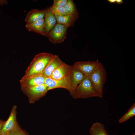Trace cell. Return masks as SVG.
Instances as JSON below:
<instances>
[{"label":"cell","mask_w":135,"mask_h":135,"mask_svg":"<svg viewBox=\"0 0 135 135\" xmlns=\"http://www.w3.org/2000/svg\"><path fill=\"white\" fill-rule=\"evenodd\" d=\"M7 135H29L25 130L22 129L18 124L13 130Z\"/></svg>","instance_id":"obj_21"},{"label":"cell","mask_w":135,"mask_h":135,"mask_svg":"<svg viewBox=\"0 0 135 135\" xmlns=\"http://www.w3.org/2000/svg\"><path fill=\"white\" fill-rule=\"evenodd\" d=\"M69 75L58 80L46 78L45 84L48 87V90L55 88H63L67 90L71 96L72 92Z\"/></svg>","instance_id":"obj_6"},{"label":"cell","mask_w":135,"mask_h":135,"mask_svg":"<svg viewBox=\"0 0 135 135\" xmlns=\"http://www.w3.org/2000/svg\"><path fill=\"white\" fill-rule=\"evenodd\" d=\"M72 66L63 62L52 73L50 78L54 80L61 79L69 75Z\"/></svg>","instance_id":"obj_10"},{"label":"cell","mask_w":135,"mask_h":135,"mask_svg":"<svg viewBox=\"0 0 135 135\" xmlns=\"http://www.w3.org/2000/svg\"><path fill=\"white\" fill-rule=\"evenodd\" d=\"M68 28L64 25L58 23L46 36L54 44L61 43L66 38Z\"/></svg>","instance_id":"obj_5"},{"label":"cell","mask_w":135,"mask_h":135,"mask_svg":"<svg viewBox=\"0 0 135 135\" xmlns=\"http://www.w3.org/2000/svg\"><path fill=\"white\" fill-rule=\"evenodd\" d=\"M17 107L14 105L11 109L10 115L0 131V134L7 135L18 124L16 120Z\"/></svg>","instance_id":"obj_8"},{"label":"cell","mask_w":135,"mask_h":135,"mask_svg":"<svg viewBox=\"0 0 135 135\" xmlns=\"http://www.w3.org/2000/svg\"><path fill=\"white\" fill-rule=\"evenodd\" d=\"M5 122L4 120H0V131L3 126Z\"/></svg>","instance_id":"obj_23"},{"label":"cell","mask_w":135,"mask_h":135,"mask_svg":"<svg viewBox=\"0 0 135 135\" xmlns=\"http://www.w3.org/2000/svg\"><path fill=\"white\" fill-rule=\"evenodd\" d=\"M0 135H6V134H0Z\"/></svg>","instance_id":"obj_26"},{"label":"cell","mask_w":135,"mask_h":135,"mask_svg":"<svg viewBox=\"0 0 135 135\" xmlns=\"http://www.w3.org/2000/svg\"><path fill=\"white\" fill-rule=\"evenodd\" d=\"M55 16L58 23L62 24L68 28L73 26L78 18V13L62 16Z\"/></svg>","instance_id":"obj_14"},{"label":"cell","mask_w":135,"mask_h":135,"mask_svg":"<svg viewBox=\"0 0 135 135\" xmlns=\"http://www.w3.org/2000/svg\"><path fill=\"white\" fill-rule=\"evenodd\" d=\"M44 16L45 13L44 10L32 9L27 14L25 21L27 23H32L44 19Z\"/></svg>","instance_id":"obj_16"},{"label":"cell","mask_w":135,"mask_h":135,"mask_svg":"<svg viewBox=\"0 0 135 135\" xmlns=\"http://www.w3.org/2000/svg\"><path fill=\"white\" fill-rule=\"evenodd\" d=\"M135 115V104L134 103L128 112L119 120V122L122 123L129 119Z\"/></svg>","instance_id":"obj_18"},{"label":"cell","mask_w":135,"mask_h":135,"mask_svg":"<svg viewBox=\"0 0 135 135\" xmlns=\"http://www.w3.org/2000/svg\"><path fill=\"white\" fill-rule=\"evenodd\" d=\"M46 78L42 74L28 76H24L20 80L21 87H28L45 84Z\"/></svg>","instance_id":"obj_9"},{"label":"cell","mask_w":135,"mask_h":135,"mask_svg":"<svg viewBox=\"0 0 135 135\" xmlns=\"http://www.w3.org/2000/svg\"><path fill=\"white\" fill-rule=\"evenodd\" d=\"M21 89L28 98L30 103L33 104L44 96L48 91L45 84L28 87H21Z\"/></svg>","instance_id":"obj_4"},{"label":"cell","mask_w":135,"mask_h":135,"mask_svg":"<svg viewBox=\"0 0 135 135\" xmlns=\"http://www.w3.org/2000/svg\"><path fill=\"white\" fill-rule=\"evenodd\" d=\"M52 11L55 15L64 16L68 14L64 7H50Z\"/></svg>","instance_id":"obj_20"},{"label":"cell","mask_w":135,"mask_h":135,"mask_svg":"<svg viewBox=\"0 0 135 135\" xmlns=\"http://www.w3.org/2000/svg\"><path fill=\"white\" fill-rule=\"evenodd\" d=\"M100 63L98 61H84L75 62L72 66L84 74L89 76L98 66Z\"/></svg>","instance_id":"obj_7"},{"label":"cell","mask_w":135,"mask_h":135,"mask_svg":"<svg viewBox=\"0 0 135 135\" xmlns=\"http://www.w3.org/2000/svg\"><path fill=\"white\" fill-rule=\"evenodd\" d=\"M107 1L111 4L115 3L116 2V0H108Z\"/></svg>","instance_id":"obj_25"},{"label":"cell","mask_w":135,"mask_h":135,"mask_svg":"<svg viewBox=\"0 0 135 135\" xmlns=\"http://www.w3.org/2000/svg\"><path fill=\"white\" fill-rule=\"evenodd\" d=\"M135 135V134H133V135Z\"/></svg>","instance_id":"obj_27"},{"label":"cell","mask_w":135,"mask_h":135,"mask_svg":"<svg viewBox=\"0 0 135 135\" xmlns=\"http://www.w3.org/2000/svg\"><path fill=\"white\" fill-rule=\"evenodd\" d=\"M68 0H54L52 7H64Z\"/></svg>","instance_id":"obj_22"},{"label":"cell","mask_w":135,"mask_h":135,"mask_svg":"<svg viewBox=\"0 0 135 135\" xmlns=\"http://www.w3.org/2000/svg\"><path fill=\"white\" fill-rule=\"evenodd\" d=\"M124 2L123 0H116V3L117 4H119L122 3Z\"/></svg>","instance_id":"obj_24"},{"label":"cell","mask_w":135,"mask_h":135,"mask_svg":"<svg viewBox=\"0 0 135 135\" xmlns=\"http://www.w3.org/2000/svg\"><path fill=\"white\" fill-rule=\"evenodd\" d=\"M89 77L94 88L102 96L103 88L107 75L105 68L101 63Z\"/></svg>","instance_id":"obj_3"},{"label":"cell","mask_w":135,"mask_h":135,"mask_svg":"<svg viewBox=\"0 0 135 135\" xmlns=\"http://www.w3.org/2000/svg\"><path fill=\"white\" fill-rule=\"evenodd\" d=\"M44 10L45 13L44 30L46 36L56 24V20L50 8Z\"/></svg>","instance_id":"obj_11"},{"label":"cell","mask_w":135,"mask_h":135,"mask_svg":"<svg viewBox=\"0 0 135 135\" xmlns=\"http://www.w3.org/2000/svg\"><path fill=\"white\" fill-rule=\"evenodd\" d=\"M54 55L42 52L36 55L26 70L24 76H31L42 74L48 62Z\"/></svg>","instance_id":"obj_1"},{"label":"cell","mask_w":135,"mask_h":135,"mask_svg":"<svg viewBox=\"0 0 135 135\" xmlns=\"http://www.w3.org/2000/svg\"><path fill=\"white\" fill-rule=\"evenodd\" d=\"M64 7L68 14L78 13L75 5L72 0H68Z\"/></svg>","instance_id":"obj_19"},{"label":"cell","mask_w":135,"mask_h":135,"mask_svg":"<svg viewBox=\"0 0 135 135\" xmlns=\"http://www.w3.org/2000/svg\"><path fill=\"white\" fill-rule=\"evenodd\" d=\"M90 130L91 135H108L104 124L101 123L96 122L93 123Z\"/></svg>","instance_id":"obj_17"},{"label":"cell","mask_w":135,"mask_h":135,"mask_svg":"<svg viewBox=\"0 0 135 135\" xmlns=\"http://www.w3.org/2000/svg\"><path fill=\"white\" fill-rule=\"evenodd\" d=\"M26 27L29 31L45 36L44 18L32 23H26Z\"/></svg>","instance_id":"obj_15"},{"label":"cell","mask_w":135,"mask_h":135,"mask_svg":"<svg viewBox=\"0 0 135 135\" xmlns=\"http://www.w3.org/2000/svg\"><path fill=\"white\" fill-rule=\"evenodd\" d=\"M69 76L72 92L71 95L72 96L77 86L86 76L74 68L72 66Z\"/></svg>","instance_id":"obj_12"},{"label":"cell","mask_w":135,"mask_h":135,"mask_svg":"<svg viewBox=\"0 0 135 135\" xmlns=\"http://www.w3.org/2000/svg\"><path fill=\"white\" fill-rule=\"evenodd\" d=\"M63 62L57 55H54L45 67L42 74L46 78H49L52 72Z\"/></svg>","instance_id":"obj_13"},{"label":"cell","mask_w":135,"mask_h":135,"mask_svg":"<svg viewBox=\"0 0 135 135\" xmlns=\"http://www.w3.org/2000/svg\"><path fill=\"white\" fill-rule=\"evenodd\" d=\"M72 96L76 99L102 97L94 88L89 76H86L78 85Z\"/></svg>","instance_id":"obj_2"}]
</instances>
